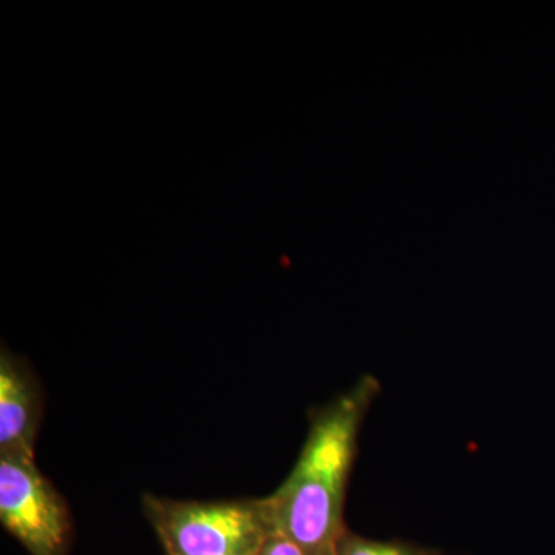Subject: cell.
I'll use <instances>...</instances> for the list:
<instances>
[{
    "instance_id": "1",
    "label": "cell",
    "mask_w": 555,
    "mask_h": 555,
    "mask_svg": "<svg viewBox=\"0 0 555 555\" xmlns=\"http://www.w3.org/2000/svg\"><path fill=\"white\" fill-rule=\"evenodd\" d=\"M372 375L310 414V429L298 462L284 483L266 496L273 531L306 555H337L345 534L347 486L356 463L358 436L378 397Z\"/></svg>"
},
{
    "instance_id": "2",
    "label": "cell",
    "mask_w": 555,
    "mask_h": 555,
    "mask_svg": "<svg viewBox=\"0 0 555 555\" xmlns=\"http://www.w3.org/2000/svg\"><path fill=\"white\" fill-rule=\"evenodd\" d=\"M142 507L167 555L255 554L273 532L266 499L178 502L144 495Z\"/></svg>"
},
{
    "instance_id": "3",
    "label": "cell",
    "mask_w": 555,
    "mask_h": 555,
    "mask_svg": "<svg viewBox=\"0 0 555 555\" xmlns=\"http://www.w3.org/2000/svg\"><path fill=\"white\" fill-rule=\"evenodd\" d=\"M0 521L31 555H68L67 502L35 460L0 459Z\"/></svg>"
},
{
    "instance_id": "4",
    "label": "cell",
    "mask_w": 555,
    "mask_h": 555,
    "mask_svg": "<svg viewBox=\"0 0 555 555\" xmlns=\"http://www.w3.org/2000/svg\"><path fill=\"white\" fill-rule=\"evenodd\" d=\"M42 392L30 367L2 347L0 353V459L35 460Z\"/></svg>"
},
{
    "instance_id": "5",
    "label": "cell",
    "mask_w": 555,
    "mask_h": 555,
    "mask_svg": "<svg viewBox=\"0 0 555 555\" xmlns=\"http://www.w3.org/2000/svg\"><path fill=\"white\" fill-rule=\"evenodd\" d=\"M337 555H443L436 547L416 545L403 540H372L346 529Z\"/></svg>"
},
{
    "instance_id": "6",
    "label": "cell",
    "mask_w": 555,
    "mask_h": 555,
    "mask_svg": "<svg viewBox=\"0 0 555 555\" xmlns=\"http://www.w3.org/2000/svg\"><path fill=\"white\" fill-rule=\"evenodd\" d=\"M257 555H306L294 542L280 534L270 532L268 539L259 546Z\"/></svg>"
},
{
    "instance_id": "7",
    "label": "cell",
    "mask_w": 555,
    "mask_h": 555,
    "mask_svg": "<svg viewBox=\"0 0 555 555\" xmlns=\"http://www.w3.org/2000/svg\"><path fill=\"white\" fill-rule=\"evenodd\" d=\"M257 553H258V551H257ZM257 553H255V554H246V555H257Z\"/></svg>"
}]
</instances>
